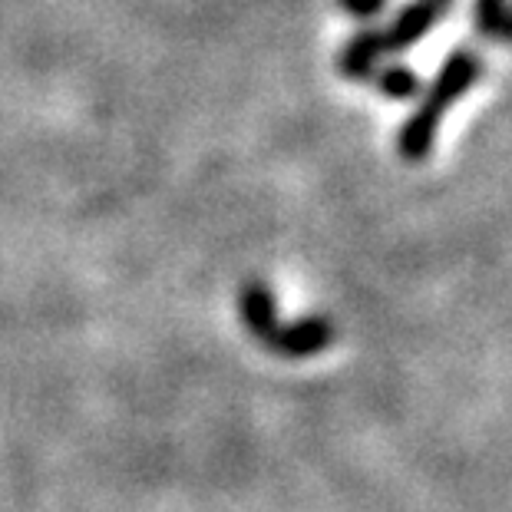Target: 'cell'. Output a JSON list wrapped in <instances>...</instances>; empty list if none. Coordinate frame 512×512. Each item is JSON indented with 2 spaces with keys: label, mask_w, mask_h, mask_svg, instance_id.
Wrapping results in <instances>:
<instances>
[{
  "label": "cell",
  "mask_w": 512,
  "mask_h": 512,
  "mask_svg": "<svg viewBox=\"0 0 512 512\" xmlns=\"http://www.w3.org/2000/svg\"><path fill=\"white\" fill-rule=\"evenodd\" d=\"M479 76H483V60H479V53L470 47L453 50L450 57L443 60L437 80L427 86L420 106L407 116V123L400 126L397 149H400L403 162H423L430 156L433 139H437V129H440V119L446 116V110H450L463 93L473 90Z\"/></svg>",
  "instance_id": "cell-1"
},
{
  "label": "cell",
  "mask_w": 512,
  "mask_h": 512,
  "mask_svg": "<svg viewBox=\"0 0 512 512\" xmlns=\"http://www.w3.org/2000/svg\"><path fill=\"white\" fill-rule=\"evenodd\" d=\"M453 7V0H413L394 17V24L361 30L344 43L337 53V70L347 80H370L377 70V60L387 53L410 50L413 43H420L430 34L433 24L446 17V10Z\"/></svg>",
  "instance_id": "cell-2"
},
{
  "label": "cell",
  "mask_w": 512,
  "mask_h": 512,
  "mask_svg": "<svg viewBox=\"0 0 512 512\" xmlns=\"http://www.w3.org/2000/svg\"><path fill=\"white\" fill-rule=\"evenodd\" d=\"M238 314L248 334L255 337L261 347H268L271 354L281 357H314L334 341V328L328 318L314 314V318L285 324L278 321L275 294L268 291L265 281H245V288L238 291Z\"/></svg>",
  "instance_id": "cell-3"
},
{
  "label": "cell",
  "mask_w": 512,
  "mask_h": 512,
  "mask_svg": "<svg viewBox=\"0 0 512 512\" xmlns=\"http://www.w3.org/2000/svg\"><path fill=\"white\" fill-rule=\"evenodd\" d=\"M370 80L377 83L380 93L390 96V100H397V103L417 100V96L423 93L420 76L413 73L410 67H400V63H394V67H384V70H374V76H370Z\"/></svg>",
  "instance_id": "cell-4"
},
{
  "label": "cell",
  "mask_w": 512,
  "mask_h": 512,
  "mask_svg": "<svg viewBox=\"0 0 512 512\" xmlns=\"http://www.w3.org/2000/svg\"><path fill=\"white\" fill-rule=\"evenodd\" d=\"M473 20H476L479 37H499L503 34V20H506V0H476Z\"/></svg>",
  "instance_id": "cell-5"
},
{
  "label": "cell",
  "mask_w": 512,
  "mask_h": 512,
  "mask_svg": "<svg viewBox=\"0 0 512 512\" xmlns=\"http://www.w3.org/2000/svg\"><path fill=\"white\" fill-rule=\"evenodd\" d=\"M337 7L357 20H374L377 14H384L387 0H337Z\"/></svg>",
  "instance_id": "cell-6"
},
{
  "label": "cell",
  "mask_w": 512,
  "mask_h": 512,
  "mask_svg": "<svg viewBox=\"0 0 512 512\" xmlns=\"http://www.w3.org/2000/svg\"><path fill=\"white\" fill-rule=\"evenodd\" d=\"M499 37H503V40L509 43V47H512V7H506V20H503V34H499Z\"/></svg>",
  "instance_id": "cell-7"
}]
</instances>
